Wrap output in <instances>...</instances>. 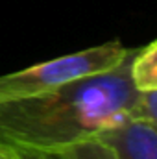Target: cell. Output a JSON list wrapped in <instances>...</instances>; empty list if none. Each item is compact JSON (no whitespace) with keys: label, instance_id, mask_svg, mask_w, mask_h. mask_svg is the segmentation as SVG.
I'll return each mask as SVG.
<instances>
[{"label":"cell","instance_id":"3","mask_svg":"<svg viewBox=\"0 0 157 159\" xmlns=\"http://www.w3.org/2000/svg\"><path fill=\"white\" fill-rule=\"evenodd\" d=\"M117 159H157V131L144 122L128 120L96 137Z\"/></svg>","mask_w":157,"mask_h":159},{"label":"cell","instance_id":"4","mask_svg":"<svg viewBox=\"0 0 157 159\" xmlns=\"http://www.w3.org/2000/svg\"><path fill=\"white\" fill-rule=\"evenodd\" d=\"M129 80L137 93L157 91V39L137 48L129 65Z\"/></svg>","mask_w":157,"mask_h":159},{"label":"cell","instance_id":"7","mask_svg":"<svg viewBox=\"0 0 157 159\" xmlns=\"http://www.w3.org/2000/svg\"><path fill=\"white\" fill-rule=\"evenodd\" d=\"M24 159H72L67 150H35V148H19Z\"/></svg>","mask_w":157,"mask_h":159},{"label":"cell","instance_id":"8","mask_svg":"<svg viewBox=\"0 0 157 159\" xmlns=\"http://www.w3.org/2000/svg\"><path fill=\"white\" fill-rule=\"evenodd\" d=\"M0 159H24V157H22V154L17 146L0 141Z\"/></svg>","mask_w":157,"mask_h":159},{"label":"cell","instance_id":"5","mask_svg":"<svg viewBox=\"0 0 157 159\" xmlns=\"http://www.w3.org/2000/svg\"><path fill=\"white\" fill-rule=\"evenodd\" d=\"M129 120L144 122L157 131V91L137 94V100L129 111Z\"/></svg>","mask_w":157,"mask_h":159},{"label":"cell","instance_id":"6","mask_svg":"<svg viewBox=\"0 0 157 159\" xmlns=\"http://www.w3.org/2000/svg\"><path fill=\"white\" fill-rule=\"evenodd\" d=\"M67 152L72 159H117L113 150L98 139H89V141L78 143L67 148Z\"/></svg>","mask_w":157,"mask_h":159},{"label":"cell","instance_id":"2","mask_svg":"<svg viewBox=\"0 0 157 159\" xmlns=\"http://www.w3.org/2000/svg\"><path fill=\"white\" fill-rule=\"evenodd\" d=\"M131 50L133 48H126L118 41H111L4 74L0 76V102L30 98L76 80L109 72L124 63Z\"/></svg>","mask_w":157,"mask_h":159},{"label":"cell","instance_id":"1","mask_svg":"<svg viewBox=\"0 0 157 159\" xmlns=\"http://www.w3.org/2000/svg\"><path fill=\"white\" fill-rule=\"evenodd\" d=\"M135 52L109 72L0 102V141L17 148L67 150L128 122L139 94L129 80Z\"/></svg>","mask_w":157,"mask_h":159}]
</instances>
